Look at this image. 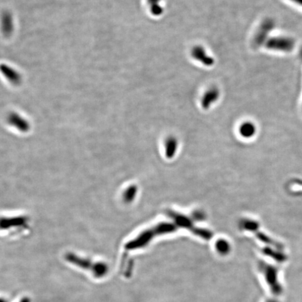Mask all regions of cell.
Returning <instances> with one entry per match:
<instances>
[{
	"label": "cell",
	"mask_w": 302,
	"mask_h": 302,
	"mask_svg": "<svg viewBox=\"0 0 302 302\" xmlns=\"http://www.w3.org/2000/svg\"><path fill=\"white\" fill-rule=\"evenodd\" d=\"M259 269L265 278L271 293L275 295L282 294L283 288L279 281V276H278L279 270L277 268L273 267L266 262H260L259 264Z\"/></svg>",
	"instance_id": "obj_1"
},
{
	"label": "cell",
	"mask_w": 302,
	"mask_h": 302,
	"mask_svg": "<svg viewBox=\"0 0 302 302\" xmlns=\"http://www.w3.org/2000/svg\"><path fill=\"white\" fill-rule=\"evenodd\" d=\"M265 47L269 50L290 52L294 49L295 41L289 37H272L267 39Z\"/></svg>",
	"instance_id": "obj_2"
},
{
	"label": "cell",
	"mask_w": 302,
	"mask_h": 302,
	"mask_svg": "<svg viewBox=\"0 0 302 302\" xmlns=\"http://www.w3.org/2000/svg\"><path fill=\"white\" fill-rule=\"evenodd\" d=\"M68 260L70 262H73L76 265L80 267L84 268L85 269H88V268L92 267L93 271L92 272L93 273L94 275L96 276L97 278H102L103 276L107 275V272H108V267L107 264L105 263H97L92 265L91 262H89L88 260H83V259L77 258L74 256L71 255L70 257H68Z\"/></svg>",
	"instance_id": "obj_3"
},
{
	"label": "cell",
	"mask_w": 302,
	"mask_h": 302,
	"mask_svg": "<svg viewBox=\"0 0 302 302\" xmlns=\"http://www.w3.org/2000/svg\"><path fill=\"white\" fill-rule=\"evenodd\" d=\"M274 20L271 19V18L264 20L261 24L260 26L259 27L258 30H257L255 37H254L253 42H252L254 47L256 48L260 47L264 42H267L268 35L270 33L271 30L274 29Z\"/></svg>",
	"instance_id": "obj_4"
},
{
	"label": "cell",
	"mask_w": 302,
	"mask_h": 302,
	"mask_svg": "<svg viewBox=\"0 0 302 302\" xmlns=\"http://www.w3.org/2000/svg\"><path fill=\"white\" fill-rule=\"evenodd\" d=\"M155 237V235L153 228L145 230L134 240L128 242L126 244L125 248L129 250L142 248L143 247L146 246Z\"/></svg>",
	"instance_id": "obj_5"
},
{
	"label": "cell",
	"mask_w": 302,
	"mask_h": 302,
	"mask_svg": "<svg viewBox=\"0 0 302 302\" xmlns=\"http://www.w3.org/2000/svg\"><path fill=\"white\" fill-rule=\"evenodd\" d=\"M167 215L173 219L174 223L179 228L187 229V230L192 231V233L195 228V227H194L192 218L187 217L182 213L174 211H169Z\"/></svg>",
	"instance_id": "obj_6"
},
{
	"label": "cell",
	"mask_w": 302,
	"mask_h": 302,
	"mask_svg": "<svg viewBox=\"0 0 302 302\" xmlns=\"http://www.w3.org/2000/svg\"><path fill=\"white\" fill-rule=\"evenodd\" d=\"M191 55L195 60L204 64V66H211L214 64L215 60L206 53L205 49L201 46H196L191 51Z\"/></svg>",
	"instance_id": "obj_7"
},
{
	"label": "cell",
	"mask_w": 302,
	"mask_h": 302,
	"mask_svg": "<svg viewBox=\"0 0 302 302\" xmlns=\"http://www.w3.org/2000/svg\"><path fill=\"white\" fill-rule=\"evenodd\" d=\"M220 95L221 92L216 87H211L209 88L201 98V104L202 108L205 110L210 109L213 104L216 103L219 100Z\"/></svg>",
	"instance_id": "obj_8"
},
{
	"label": "cell",
	"mask_w": 302,
	"mask_h": 302,
	"mask_svg": "<svg viewBox=\"0 0 302 302\" xmlns=\"http://www.w3.org/2000/svg\"><path fill=\"white\" fill-rule=\"evenodd\" d=\"M0 71L1 74L8 80L10 83L13 85H19L22 81L21 75L16 69L7 65L1 64L0 65Z\"/></svg>",
	"instance_id": "obj_9"
},
{
	"label": "cell",
	"mask_w": 302,
	"mask_h": 302,
	"mask_svg": "<svg viewBox=\"0 0 302 302\" xmlns=\"http://www.w3.org/2000/svg\"><path fill=\"white\" fill-rule=\"evenodd\" d=\"M1 31L6 37L11 35L13 30V20L11 13L4 12L1 18Z\"/></svg>",
	"instance_id": "obj_10"
},
{
	"label": "cell",
	"mask_w": 302,
	"mask_h": 302,
	"mask_svg": "<svg viewBox=\"0 0 302 302\" xmlns=\"http://www.w3.org/2000/svg\"><path fill=\"white\" fill-rule=\"evenodd\" d=\"M177 228H178V227L174 223H160L155 225L153 230L155 237H156L175 233L177 230Z\"/></svg>",
	"instance_id": "obj_11"
},
{
	"label": "cell",
	"mask_w": 302,
	"mask_h": 302,
	"mask_svg": "<svg viewBox=\"0 0 302 302\" xmlns=\"http://www.w3.org/2000/svg\"><path fill=\"white\" fill-rule=\"evenodd\" d=\"M165 155L168 159L175 157L178 149V141L175 136H169L165 143Z\"/></svg>",
	"instance_id": "obj_12"
},
{
	"label": "cell",
	"mask_w": 302,
	"mask_h": 302,
	"mask_svg": "<svg viewBox=\"0 0 302 302\" xmlns=\"http://www.w3.org/2000/svg\"><path fill=\"white\" fill-rule=\"evenodd\" d=\"M239 132L242 137L246 138V139L251 138L255 134V125L252 122H248V121L244 122L240 126Z\"/></svg>",
	"instance_id": "obj_13"
},
{
	"label": "cell",
	"mask_w": 302,
	"mask_h": 302,
	"mask_svg": "<svg viewBox=\"0 0 302 302\" xmlns=\"http://www.w3.org/2000/svg\"><path fill=\"white\" fill-rule=\"evenodd\" d=\"M215 248H216V251L221 255H227L231 250V245L228 240H225V239H220L216 241Z\"/></svg>",
	"instance_id": "obj_14"
},
{
	"label": "cell",
	"mask_w": 302,
	"mask_h": 302,
	"mask_svg": "<svg viewBox=\"0 0 302 302\" xmlns=\"http://www.w3.org/2000/svg\"><path fill=\"white\" fill-rule=\"evenodd\" d=\"M163 0H147L151 14L154 16H160L163 14L164 8L161 2Z\"/></svg>",
	"instance_id": "obj_15"
},
{
	"label": "cell",
	"mask_w": 302,
	"mask_h": 302,
	"mask_svg": "<svg viewBox=\"0 0 302 302\" xmlns=\"http://www.w3.org/2000/svg\"><path fill=\"white\" fill-rule=\"evenodd\" d=\"M263 252L266 255L269 256L277 262H283L287 260L286 255L281 251H274L272 249L266 248L264 249Z\"/></svg>",
	"instance_id": "obj_16"
},
{
	"label": "cell",
	"mask_w": 302,
	"mask_h": 302,
	"mask_svg": "<svg viewBox=\"0 0 302 302\" xmlns=\"http://www.w3.org/2000/svg\"><path fill=\"white\" fill-rule=\"evenodd\" d=\"M241 226L243 230L255 233L258 231L259 224L257 222L250 219H243L241 222Z\"/></svg>",
	"instance_id": "obj_17"
},
{
	"label": "cell",
	"mask_w": 302,
	"mask_h": 302,
	"mask_svg": "<svg viewBox=\"0 0 302 302\" xmlns=\"http://www.w3.org/2000/svg\"><path fill=\"white\" fill-rule=\"evenodd\" d=\"M9 122L16 127L21 128L22 129L27 128V122L24 120L23 118L18 116V114H12L9 117Z\"/></svg>",
	"instance_id": "obj_18"
},
{
	"label": "cell",
	"mask_w": 302,
	"mask_h": 302,
	"mask_svg": "<svg viewBox=\"0 0 302 302\" xmlns=\"http://www.w3.org/2000/svg\"><path fill=\"white\" fill-rule=\"evenodd\" d=\"M137 190L138 189L136 185L129 186L124 192V201H127V202H132L135 199Z\"/></svg>",
	"instance_id": "obj_19"
},
{
	"label": "cell",
	"mask_w": 302,
	"mask_h": 302,
	"mask_svg": "<svg viewBox=\"0 0 302 302\" xmlns=\"http://www.w3.org/2000/svg\"><path fill=\"white\" fill-rule=\"evenodd\" d=\"M192 233L196 236L202 238L203 240H209L212 237V233L209 230H206V229L195 228L192 231Z\"/></svg>",
	"instance_id": "obj_20"
},
{
	"label": "cell",
	"mask_w": 302,
	"mask_h": 302,
	"mask_svg": "<svg viewBox=\"0 0 302 302\" xmlns=\"http://www.w3.org/2000/svg\"><path fill=\"white\" fill-rule=\"evenodd\" d=\"M192 220L197 221H202L205 219V214L201 211H195L192 213Z\"/></svg>",
	"instance_id": "obj_21"
},
{
	"label": "cell",
	"mask_w": 302,
	"mask_h": 302,
	"mask_svg": "<svg viewBox=\"0 0 302 302\" xmlns=\"http://www.w3.org/2000/svg\"><path fill=\"white\" fill-rule=\"evenodd\" d=\"M290 1H293V2L295 3V4L300 5V6H302V0H290Z\"/></svg>",
	"instance_id": "obj_22"
},
{
	"label": "cell",
	"mask_w": 302,
	"mask_h": 302,
	"mask_svg": "<svg viewBox=\"0 0 302 302\" xmlns=\"http://www.w3.org/2000/svg\"><path fill=\"white\" fill-rule=\"evenodd\" d=\"M296 183H298L300 185H302V181L296 180Z\"/></svg>",
	"instance_id": "obj_23"
},
{
	"label": "cell",
	"mask_w": 302,
	"mask_h": 302,
	"mask_svg": "<svg viewBox=\"0 0 302 302\" xmlns=\"http://www.w3.org/2000/svg\"><path fill=\"white\" fill-rule=\"evenodd\" d=\"M267 302H279L277 301V300H268V301Z\"/></svg>",
	"instance_id": "obj_24"
},
{
	"label": "cell",
	"mask_w": 302,
	"mask_h": 302,
	"mask_svg": "<svg viewBox=\"0 0 302 302\" xmlns=\"http://www.w3.org/2000/svg\"><path fill=\"white\" fill-rule=\"evenodd\" d=\"M20 302H30V301H29V300H27V299L25 298L23 299V300Z\"/></svg>",
	"instance_id": "obj_25"
},
{
	"label": "cell",
	"mask_w": 302,
	"mask_h": 302,
	"mask_svg": "<svg viewBox=\"0 0 302 302\" xmlns=\"http://www.w3.org/2000/svg\"><path fill=\"white\" fill-rule=\"evenodd\" d=\"M0 302H6L4 300H3V299H0Z\"/></svg>",
	"instance_id": "obj_26"
}]
</instances>
